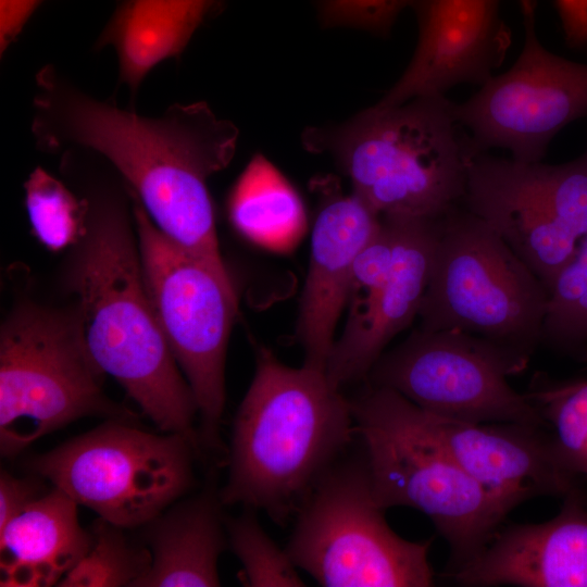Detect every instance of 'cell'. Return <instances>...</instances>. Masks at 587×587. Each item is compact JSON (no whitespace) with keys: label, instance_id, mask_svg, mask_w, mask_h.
<instances>
[{"label":"cell","instance_id":"cell-1","mask_svg":"<svg viewBox=\"0 0 587 587\" xmlns=\"http://www.w3.org/2000/svg\"><path fill=\"white\" fill-rule=\"evenodd\" d=\"M30 130L47 152L101 157L159 228L190 253L226 268L208 179L232 161L239 136L204 101L149 117L84 92L54 65L36 74Z\"/></svg>","mask_w":587,"mask_h":587},{"label":"cell","instance_id":"cell-2","mask_svg":"<svg viewBox=\"0 0 587 587\" xmlns=\"http://www.w3.org/2000/svg\"><path fill=\"white\" fill-rule=\"evenodd\" d=\"M255 370L236 412L224 505L284 525L357 437L351 403L324 371L291 367L254 344Z\"/></svg>","mask_w":587,"mask_h":587},{"label":"cell","instance_id":"cell-3","mask_svg":"<svg viewBox=\"0 0 587 587\" xmlns=\"http://www.w3.org/2000/svg\"><path fill=\"white\" fill-rule=\"evenodd\" d=\"M86 199L87 232L68 285L78 297L89 350L162 432L200 446L193 428L198 404L157 320L124 208L111 195Z\"/></svg>","mask_w":587,"mask_h":587},{"label":"cell","instance_id":"cell-4","mask_svg":"<svg viewBox=\"0 0 587 587\" xmlns=\"http://www.w3.org/2000/svg\"><path fill=\"white\" fill-rule=\"evenodd\" d=\"M453 104L442 95L375 103L342 123L305 128L301 142L329 155L382 217L437 220L462 203L473 155Z\"/></svg>","mask_w":587,"mask_h":587},{"label":"cell","instance_id":"cell-5","mask_svg":"<svg viewBox=\"0 0 587 587\" xmlns=\"http://www.w3.org/2000/svg\"><path fill=\"white\" fill-rule=\"evenodd\" d=\"M376 501L425 514L450 548L448 575L477 557L510 511L463 467L428 414L397 391L369 385L350 400Z\"/></svg>","mask_w":587,"mask_h":587},{"label":"cell","instance_id":"cell-6","mask_svg":"<svg viewBox=\"0 0 587 587\" xmlns=\"http://www.w3.org/2000/svg\"><path fill=\"white\" fill-rule=\"evenodd\" d=\"M104 372L86 339L78 303L16 307L0 332V451L13 458L37 439L87 416L132 420L103 392Z\"/></svg>","mask_w":587,"mask_h":587},{"label":"cell","instance_id":"cell-7","mask_svg":"<svg viewBox=\"0 0 587 587\" xmlns=\"http://www.w3.org/2000/svg\"><path fill=\"white\" fill-rule=\"evenodd\" d=\"M547 302L546 286L489 224L459 205L437 220L420 328L474 334L530 357Z\"/></svg>","mask_w":587,"mask_h":587},{"label":"cell","instance_id":"cell-8","mask_svg":"<svg viewBox=\"0 0 587 587\" xmlns=\"http://www.w3.org/2000/svg\"><path fill=\"white\" fill-rule=\"evenodd\" d=\"M349 450L296 513L285 548L290 559L324 587L433 586L432 540L411 541L389 526L362 448Z\"/></svg>","mask_w":587,"mask_h":587},{"label":"cell","instance_id":"cell-9","mask_svg":"<svg viewBox=\"0 0 587 587\" xmlns=\"http://www.w3.org/2000/svg\"><path fill=\"white\" fill-rule=\"evenodd\" d=\"M146 289L159 325L198 404L200 447L221 449L225 359L237 313L226 268L174 243L129 192Z\"/></svg>","mask_w":587,"mask_h":587},{"label":"cell","instance_id":"cell-10","mask_svg":"<svg viewBox=\"0 0 587 587\" xmlns=\"http://www.w3.org/2000/svg\"><path fill=\"white\" fill-rule=\"evenodd\" d=\"M128 421L109 420L34 457L28 470L99 517L142 527L191 489L200 448L182 434L157 435Z\"/></svg>","mask_w":587,"mask_h":587},{"label":"cell","instance_id":"cell-11","mask_svg":"<svg viewBox=\"0 0 587 587\" xmlns=\"http://www.w3.org/2000/svg\"><path fill=\"white\" fill-rule=\"evenodd\" d=\"M528 361L529 355L474 334L419 327L384 352L365 379L438 417L545 425L526 395L508 382Z\"/></svg>","mask_w":587,"mask_h":587},{"label":"cell","instance_id":"cell-12","mask_svg":"<svg viewBox=\"0 0 587 587\" xmlns=\"http://www.w3.org/2000/svg\"><path fill=\"white\" fill-rule=\"evenodd\" d=\"M462 203L501 236L548 290L587 235V150L562 164L474 154Z\"/></svg>","mask_w":587,"mask_h":587},{"label":"cell","instance_id":"cell-13","mask_svg":"<svg viewBox=\"0 0 587 587\" xmlns=\"http://www.w3.org/2000/svg\"><path fill=\"white\" fill-rule=\"evenodd\" d=\"M469 130L472 154L492 148L521 162H540L553 137L587 115V64L547 50L537 37L534 16L525 17V40L514 64L492 75L477 92L453 104Z\"/></svg>","mask_w":587,"mask_h":587},{"label":"cell","instance_id":"cell-14","mask_svg":"<svg viewBox=\"0 0 587 587\" xmlns=\"http://www.w3.org/2000/svg\"><path fill=\"white\" fill-rule=\"evenodd\" d=\"M500 1L414 0L419 34L413 55L376 104L398 105L420 96H446L457 85L486 83L511 43Z\"/></svg>","mask_w":587,"mask_h":587},{"label":"cell","instance_id":"cell-15","mask_svg":"<svg viewBox=\"0 0 587 587\" xmlns=\"http://www.w3.org/2000/svg\"><path fill=\"white\" fill-rule=\"evenodd\" d=\"M311 189L317 211L295 337L303 350V365L325 371L355 258L379 228L382 216L352 191L345 193L332 175L312 179Z\"/></svg>","mask_w":587,"mask_h":587},{"label":"cell","instance_id":"cell-16","mask_svg":"<svg viewBox=\"0 0 587 587\" xmlns=\"http://www.w3.org/2000/svg\"><path fill=\"white\" fill-rule=\"evenodd\" d=\"M427 414L457 462L510 512L534 497L564 499L585 492L546 425L473 423Z\"/></svg>","mask_w":587,"mask_h":587},{"label":"cell","instance_id":"cell-17","mask_svg":"<svg viewBox=\"0 0 587 587\" xmlns=\"http://www.w3.org/2000/svg\"><path fill=\"white\" fill-rule=\"evenodd\" d=\"M450 576L464 586L587 587V495L564 498L546 522L499 529Z\"/></svg>","mask_w":587,"mask_h":587},{"label":"cell","instance_id":"cell-18","mask_svg":"<svg viewBox=\"0 0 587 587\" xmlns=\"http://www.w3.org/2000/svg\"><path fill=\"white\" fill-rule=\"evenodd\" d=\"M388 217L395 248L388 280L366 323L347 340H335L325 365L329 382L338 388L366 378L390 340L419 315L433 268L437 220Z\"/></svg>","mask_w":587,"mask_h":587},{"label":"cell","instance_id":"cell-19","mask_svg":"<svg viewBox=\"0 0 587 587\" xmlns=\"http://www.w3.org/2000/svg\"><path fill=\"white\" fill-rule=\"evenodd\" d=\"M223 505L210 484L145 524L151 566L136 587L220 586L218 559L228 548Z\"/></svg>","mask_w":587,"mask_h":587},{"label":"cell","instance_id":"cell-20","mask_svg":"<svg viewBox=\"0 0 587 587\" xmlns=\"http://www.w3.org/2000/svg\"><path fill=\"white\" fill-rule=\"evenodd\" d=\"M77 505L53 487L0 528L2 587L58 585L77 564L90 544Z\"/></svg>","mask_w":587,"mask_h":587},{"label":"cell","instance_id":"cell-21","mask_svg":"<svg viewBox=\"0 0 587 587\" xmlns=\"http://www.w3.org/2000/svg\"><path fill=\"white\" fill-rule=\"evenodd\" d=\"M225 0H120L95 49L116 54L118 85L132 98L160 63L178 59L196 32L222 11Z\"/></svg>","mask_w":587,"mask_h":587},{"label":"cell","instance_id":"cell-22","mask_svg":"<svg viewBox=\"0 0 587 587\" xmlns=\"http://www.w3.org/2000/svg\"><path fill=\"white\" fill-rule=\"evenodd\" d=\"M227 212L243 237L277 252L295 248L307 229L301 197L261 153L252 157L233 186Z\"/></svg>","mask_w":587,"mask_h":587},{"label":"cell","instance_id":"cell-23","mask_svg":"<svg viewBox=\"0 0 587 587\" xmlns=\"http://www.w3.org/2000/svg\"><path fill=\"white\" fill-rule=\"evenodd\" d=\"M88 530L87 552L58 586L136 587L151 566V553L145 541L135 540L127 534L128 528L101 517Z\"/></svg>","mask_w":587,"mask_h":587},{"label":"cell","instance_id":"cell-24","mask_svg":"<svg viewBox=\"0 0 587 587\" xmlns=\"http://www.w3.org/2000/svg\"><path fill=\"white\" fill-rule=\"evenodd\" d=\"M524 394L550 432L566 467L587 476V379L555 382L537 373Z\"/></svg>","mask_w":587,"mask_h":587},{"label":"cell","instance_id":"cell-25","mask_svg":"<svg viewBox=\"0 0 587 587\" xmlns=\"http://www.w3.org/2000/svg\"><path fill=\"white\" fill-rule=\"evenodd\" d=\"M540 342L587 358V235L548 288Z\"/></svg>","mask_w":587,"mask_h":587},{"label":"cell","instance_id":"cell-26","mask_svg":"<svg viewBox=\"0 0 587 587\" xmlns=\"http://www.w3.org/2000/svg\"><path fill=\"white\" fill-rule=\"evenodd\" d=\"M25 205L32 229L50 250L79 242L87 232L89 204L41 167L25 185Z\"/></svg>","mask_w":587,"mask_h":587},{"label":"cell","instance_id":"cell-27","mask_svg":"<svg viewBox=\"0 0 587 587\" xmlns=\"http://www.w3.org/2000/svg\"><path fill=\"white\" fill-rule=\"evenodd\" d=\"M228 548L242 565L245 586H305L286 549H282L260 524L255 510L243 508L238 516L225 515Z\"/></svg>","mask_w":587,"mask_h":587},{"label":"cell","instance_id":"cell-28","mask_svg":"<svg viewBox=\"0 0 587 587\" xmlns=\"http://www.w3.org/2000/svg\"><path fill=\"white\" fill-rule=\"evenodd\" d=\"M394 227L383 217L379 228L355 258L347 296V321L337 340L357 335L372 313L391 271Z\"/></svg>","mask_w":587,"mask_h":587},{"label":"cell","instance_id":"cell-29","mask_svg":"<svg viewBox=\"0 0 587 587\" xmlns=\"http://www.w3.org/2000/svg\"><path fill=\"white\" fill-rule=\"evenodd\" d=\"M414 0H314L324 28H354L388 37L401 12Z\"/></svg>","mask_w":587,"mask_h":587},{"label":"cell","instance_id":"cell-30","mask_svg":"<svg viewBox=\"0 0 587 587\" xmlns=\"http://www.w3.org/2000/svg\"><path fill=\"white\" fill-rule=\"evenodd\" d=\"M42 477H15L5 471L0 475V528L41 497L45 491Z\"/></svg>","mask_w":587,"mask_h":587},{"label":"cell","instance_id":"cell-31","mask_svg":"<svg viewBox=\"0 0 587 587\" xmlns=\"http://www.w3.org/2000/svg\"><path fill=\"white\" fill-rule=\"evenodd\" d=\"M45 0H0V55L16 40Z\"/></svg>","mask_w":587,"mask_h":587},{"label":"cell","instance_id":"cell-32","mask_svg":"<svg viewBox=\"0 0 587 587\" xmlns=\"http://www.w3.org/2000/svg\"><path fill=\"white\" fill-rule=\"evenodd\" d=\"M565 42L571 48L587 46V0H554Z\"/></svg>","mask_w":587,"mask_h":587},{"label":"cell","instance_id":"cell-33","mask_svg":"<svg viewBox=\"0 0 587 587\" xmlns=\"http://www.w3.org/2000/svg\"><path fill=\"white\" fill-rule=\"evenodd\" d=\"M524 17L534 16L535 0H519Z\"/></svg>","mask_w":587,"mask_h":587}]
</instances>
